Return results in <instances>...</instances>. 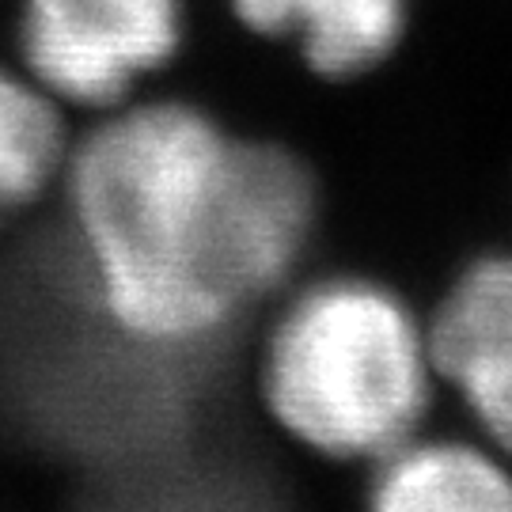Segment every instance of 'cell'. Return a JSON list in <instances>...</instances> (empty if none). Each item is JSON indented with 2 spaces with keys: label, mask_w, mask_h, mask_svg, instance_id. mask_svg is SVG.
Wrapping results in <instances>:
<instances>
[{
  "label": "cell",
  "mask_w": 512,
  "mask_h": 512,
  "mask_svg": "<svg viewBox=\"0 0 512 512\" xmlns=\"http://www.w3.org/2000/svg\"><path fill=\"white\" fill-rule=\"evenodd\" d=\"M88 300L129 342L198 353L300 270L319 194L289 148L186 99L122 103L61 171Z\"/></svg>",
  "instance_id": "cell-1"
},
{
  "label": "cell",
  "mask_w": 512,
  "mask_h": 512,
  "mask_svg": "<svg viewBox=\"0 0 512 512\" xmlns=\"http://www.w3.org/2000/svg\"><path fill=\"white\" fill-rule=\"evenodd\" d=\"M429 330L365 277H323L281 308L258 357V399L281 433L327 459H380L433 399Z\"/></svg>",
  "instance_id": "cell-2"
},
{
  "label": "cell",
  "mask_w": 512,
  "mask_h": 512,
  "mask_svg": "<svg viewBox=\"0 0 512 512\" xmlns=\"http://www.w3.org/2000/svg\"><path fill=\"white\" fill-rule=\"evenodd\" d=\"M183 38V0H19V69L61 107H122Z\"/></svg>",
  "instance_id": "cell-3"
},
{
  "label": "cell",
  "mask_w": 512,
  "mask_h": 512,
  "mask_svg": "<svg viewBox=\"0 0 512 512\" xmlns=\"http://www.w3.org/2000/svg\"><path fill=\"white\" fill-rule=\"evenodd\" d=\"M437 376L512 459V255L478 258L456 277L429 327Z\"/></svg>",
  "instance_id": "cell-4"
},
{
  "label": "cell",
  "mask_w": 512,
  "mask_h": 512,
  "mask_svg": "<svg viewBox=\"0 0 512 512\" xmlns=\"http://www.w3.org/2000/svg\"><path fill=\"white\" fill-rule=\"evenodd\" d=\"M239 27L293 42L323 80H353L395 54L406 0H228Z\"/></svg>",
  "instance_id": "cell-5"
},
{
  "label": "cell",
  "mask_w": 512,
  "mask_h": 512,
  "mask_svg": "<svg viewBox=\"0 0 512 512\" xmlns=\"http://www.w3.org/2000/svg\"><path fill=\"white\" fill-rule=\"evenodd\" d=\"M368 505L380 512H509L512 471L475 444L414 433L376 459Z\"/></svg>",
  "instance_id": "cell-6"
},
{
  "label": "cell",
  "mask_w": 512,
  "mask_h": 512,
  "mask_svg": "<svg viewBox=\"0 0 512 512\" xmlns=\"http://www.w3.org/2000/svg\"><path fill=\"white\" fill-rule=\"evenodd\" d=\"M69 129L57 99L0 61V220L27 213L61 183Z\"/></svg>",
  "instance_id": "cell-7"
}]
</instances>
